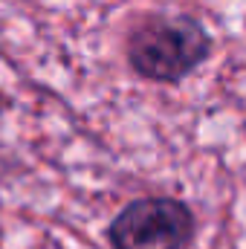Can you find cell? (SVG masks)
Listing matches in <instances>:
<instances>
[{
    "label": "cell",
    "mask_w": 246,
    "mask_h": 249,
    "mask_svg": "<svg viewBox=\"0 0 246 249\" xmlns=\"http://www.w3.org/2000/svg\"><path fill=\"white\" fill-rule=\"evenodd\" d=\"M194 232V214L177 197H142L113 217V249H183Z\"/></svg>",
    "instance_id": "7a4b0ae2"
},
{
    "label": "cell",
    "mask_w": 246,
    "mask_h": 249,
    "mask_svg": "<svg viewBox=\"0 0 246 249\" xmlns=\"http://www.w3.org/2000/svg\"><path fill=\"white\" fill-rule=\"evenodd\" d=\"M211 53L206 26L191 15L148 18L127 38V61L136 75L159 84H177Z\"/></svg>",
    "instance_id": "6da1fadb"
}]
</instances>
